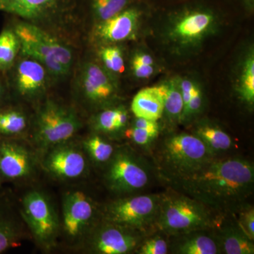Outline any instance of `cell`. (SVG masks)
I'll list each match as a JSON object with an SVG mask.
<instances>
[{
  "instance_id": "42",
  "label": "cell",
  "mask_w": 254,
  "mask_h": 254,
  "mask_svg": "<svg viewBox=\"0 0 254 254\" xmlns=\"http://www.w3.org/2000/svg\"><path fill=\"white\" fill-rule=\"evenodd\" d=\"M3 93H4V86H3L2 82L0 80V100L2 97Z\"/></svg>"
},
{
  "instance_id": "3",
  "label": "cell",
  "mask_w": 254,
  "mask_h": 254,
  "mask_svg": "<svg viewBox=\"0 0 254 254\" xmlns=\"http://www.w3.org/2000/svg\"><path fill=\"white\" fill-rule=\"evenodd\" d=\"M220 214L199 200L168 187L161 193L155 230L170 236L213 228Z\"/></svg>"
},
{
  "instance_id": "24",
  "label": "cell",
  "mask_w": 254,
  "mask_h": 254,
  "mask_svg": "<svg viewBox=\"0 0 254 254\" xmlns=\"http://www.w3.org/2000/svg\"><path fill=\"white\" fill-rule=\"evenodd\" d=\"M20 43L14 30L6 28L0 33V71H5L16 63Z\"/></svg>"
},
{
  "instance_id": "12",
  "label": "cell",
  "mask_w": 254,
  "mask_h": 254,
  "mask_svg": "<svg viewBox=\"0 0 254 254\" xmlns=\"http://www.w3.org/2000/svg\"><path fill=\"white\" fill-rule=\"evenodd\" d=\"M79 83L85 98L94 105L109 104L118 95V84L113 75L93 62L85 64L82 68Z\"/></svg>"
},
{
  "instance_id": "17",
  "label": "cell",
  "mask_w": 254,
  "mask_h": 254,
  "mask_svg": "<svg viewBox=\"0 0 254 254\" xmlns=\"http://www.w3.org/2000/svg\"><path fill=\"white\" fill-rule=\"evenodd\" d=\"M46 168L55 176L73 179L81 176L86 169V160L81 153L71 147H60L50 153Z\"/></svg>"
},
{
  "instance_id": "2",
  "label": "cell",
  "mask_w": 254,
  "mask_h": 254,
  "mask_svg": "<svg viewBox=\"0 0 254 254\" xmlns=\"http://www.w3.org/2000/svg\"><path fill=\"white\" fill-rule=\"evenodd\" d=\"M222 19L218 10L202 3H187L170 9L159 20L154 36L165 54L184 61L198 54L218 35Z\"/></svg>"
},
{
  "instance_id": "27",
  "label": "cell",
  "mask_w": 254,
  "mask_h": 254,
  "mask_svg": "<svg viewBox=\"0 0 254 254\" xmlns=\"http://www.w3.org/2000/svg\"><path fill=\"white\" fill-rule=\"evenodd\" d=\"M168 235L155 230L145 237L136 252L138 254H169Z\"/></svg>"
},
{
  "instance_id": "34",
  "label": "cell",
  "mask_w": 254,
  "mask_h": 254,
  "mask_svg": "<svg viewBox=\"0 0 254 254\" xmlns=\"http://www.w3.org/2000/svg\"><path fill=\"white\" fill-rule=\"evenodd\" d=\"M125 136L127 139L130 140L134 144L149 149L153 146L155 142L158 138V136H155L150 132L132 126L125 129Z\"/></svg>"
},
{
  "instance_id": "6",
  "label": "cell",
  "mask_w": 254,
  "mask_h": 254,
  "mask_svg": "<svg viewBox=\"0 0 254 254\" xmlns=\"http://www.w3.org/2000/svg\"><path fill=\"white\" fill-rule=\"evenodd\" d=\"M155 168L140 155L128 149L114 153L105 174L108 187L119 193H135L149 186Z\"/></svg>"
},
{
  "instance_id": "14",
  "label": "cell",
  "mask_w": 254,
  "mask_h": 254,
  "mask_svg": "<svg viewBox=\"0 0 254 254\" xmlns=\"http://www.w3.org/2000/svg\"><path fill=\"white\" fill-rule=\"evenodd\" d=\"M95 213L94 205L88 195L80 190L66 193L63 201V222L69 237H77L84 231Z\"/></svg>"
},
{
  "instance_id": "25",
  "label": "cell",
  "mask_w": 254,
  "mask_h": 254,
  "mask_svg": "<svg viewBox=\"0 0 254 254\" xmlns=\"http://www.w3.org/2000/svg\"><path fill=\"white\" fill-rule=\"evenodd\" d=\"M133 0H91L92 15L95 23L105 21L131 6Z\"/></svg>"
},
{
  "instance_id": "21",
  "label": "cell",
  "mask_w": 254,
  "mask_h": 254,
  "mask_svg": "<svg viewBox=\"0 0 254 254\" xmlns=\"http://www.w3.org/2000/svg\"><path fill=\"white\" fill-rule=\"evenodd\" d=\"M131 109L136 118L158 122L163 117L164 110L163 93L158 86L138 92L132 100Z\"/></svg>"
},
{
  "instance_id": "19",
  "label": "cell",
  "mask_w": 254,
  "mask_h": 254,
  "mask_svg": "<svg viewBox=\"0 0 254 254\" xmlns=\"http://www.w3.org/2000/svg\"><path fill=\"white\" fill-rule=\"evenodd\" d=\"M73 0H20L9 14L36 21L60 14L69 8Z\"/></svg>"
},
{
  "instance_id": "18",
  "label": "cell",
  "mask_w": 254,
  "mask_h": 254,
  "mask_svg": "<svg viewBox=\"0 0 254 254\" xmlns=\"http://www.w3.org/2000/svg\"><path fill=\"white\" fill-rule=\"evenodd\" d=\"M31 170V160L23 147L12 142L0 143V173L8 179L26 176Z\"/></svg>"
},
{
  "instance_id": "9",
  "label": "cell",
  "mask_w": 254,
  "mask_h": 254,
  "mask_svg": "<svg viewBox=\"0 0 254 254\" xmlns=\"http://www.w3.org/2000/svg\"><path fill=\"white\" fill-rule=\"evenodd\" d=\"M142 14L140 8L131 4L113 17L95 23L93 39L101 46L136 39L141 26Z\"/></svg>"
},
{
  "instance_id": "1",
  "label": "cell",
  "mask_w": 254,
  "mask_h": 254,
  "mask_svg": "<svg viewBox=\"0 0 254 254\" xmlns=\"http://www.w3.org/2000/svg\"><path fill=\"white\" fill-rule=\"evenodd\" d=\"M161 180L217 213L232 214L251 203L254 166L252 162L240 157L215 156L190 173Z\"/></svg>"
},
{
  "instance_id": "32",
  "label": "cell",
  "mask_w": 254,
  "mask_h": 254,
  "mask_svg": "<svg viewBox=\"0 0 254 254\" xmlns=\"http://www.w3.org/2000/svg\"><path fill=\"white\" fill-rule=\"evenodd\" d=\"M118 108H110L100 112L95 119V127L98 131L111 133L118 131Z\"/></svg>"
},
{
  "instance_id": "40",
  "label": "cell",
  "mask_w": 254,
  "mask_h": 254,
  "mask_svg": "<svg viewBox=\"0 0 254 254\" xmlns=\"http://www.w3.org/2000/svg\"><path fill=\"white\" fill-rule=\"evenodd\" d=\"M20 0H0V11L8 13L10 9Z\"/></svg>"
},
{
  "instance_id": "11",
  "label": "cell",
  "mask_w": 254,
  "mask_h": 254,
  "mask_svg": "<svg viewBox=\"0 0 254 254\" xmlns=\"http://www.w3.org/2000/svg\"><path fill=\"white\" fill-rule=\"evenodd\" d=\"M22 213L37 240L42 243L53 240L58 230V220L52 205L43 193L35 190L25 195Z\"/></svg>"
},
{
  "instance_id": "22",
  "label": "cell",
  "mask_w": 254,
  "mask_h": 254,
  "mask_svg": "<svg viewBox=\"0 0 254 254\" xmlns=\"http://www.w3.org/2000/svg\"><path fill=\"white\" fill-rule=\"evenodd\" d=\"M191 133L203 142L214 156H219L231 149L233 142L231 136L216 124L200 120L195 124Z\"/></svg>"
},
{
  "instance_id": "7",
  "label": "cell",
  "mask_w": 254,
  "mask_h": 254,
  "mask_svg": "<svg viewBox=\"0 0 254 254\" xmlns=\"http://www.w3.org/2000/svg\"><path fill=\"white\" fill-rule=\"evenodd\" d=\"M161 193L130 195L105 208L104 221L150 234L155 231Z\"/></svg>"
},
{
  "instance_id": "41",
  "label": "cell",
  "mask_w": 254,
  "mask_h": 254,
  "mask_svg": "<svg viewBox=\"0 0 254 254\" xmlns=\"http://www.w3.org/2000/svg\"><path fill=\"white\" fill-rule=\"evenodd\" d=\"M241 3L247 12L252 14L254 10V0H240Z\"/></svg>"
},
{
  "instance_id": "8",
  "label": "cell",
  "mask_w": 254,
  "mask_h": 254,
  "mask_svg": "<svg viewBox=\"0 0 254 254\" xmlns=\"http://www.w3.org/2000/svg\"><path fill=\"white\" fill-rule=\"evenodd\" d=\"M36 127L40 142L54 145L71 138L80 128V121L72 110L49 101L38 113Z\"/></svg>"
},
{
  "instance_id": "33",
  "label": "cell",
  "mask_w": 254,
  "mask_h": 254,
  "mask_svg": "<svg viewBox=\"0 0 254 254\" xmlns=\"http://www.w3.org/2000/svg\"><path fill=\"white\" fill-rule=\"evenodd\" d=\"M232 215L246 235L254 241V209L252 203L242 207Z\"/></svg>"
},
{
  "instance_id": "15",
  "label": "cell",
  "mask_w": 254,
  "mask_h": 254,
  "mask_svg": "<svg viewBox=\"0 0 254 254\" xmlns=\"http://www.w3.org/2000/svg\"><path fill=\"white\" fill-rule=\"evenodd\" d=\"M169 252L174 254H220L213 229L191 230L168 236Z\"/></svg>"
},
{
  "instance_id": "38",
  "label": "cell",
  "mask_w": 254,
  "mask_h": 254,
  "mask_svg": "<svg viewBox=\"0 0 254 254\" xmlns=\"http://www.w3.org/2000/svg\"><path fill=\"white\" fill-rule=\"evenodd\" d=\"M131 61L143 64L155 66V61L150 53L144 51H137L132 56Z\"/></svg>"
},
{
  "instance_id": "36",
  "label": "cell",
  "mask_w": 254,
  "mask_h": 254,
  "mask_svg": "<svg viewBox=\"0 0 254 254\" xmlns=\"http://www.w3.org/2000/svg\"><path fill=\"white\" fill-rule=\"evenodd\" d=\"M131 69L133 76L141 80L148 79L155 74V66L143 64L131 61Z\"/></svg>"
},
{
  "instance_id": "16",
  "label": "cell",
  "mask_w": 254,
  "mask_h": 254,
  "mask_svg": "<svg viewBox=\"0 0 254 254\" xmlns=\"http://www.w3.org/2000/svg\"><path fill=\"white\" fill-rule=\"evenodd\" d=\"M24 57L15 66V88L23 96H36L46 88L48 72L39 62Z\"/></svg>"
},
{
  "instance_id": "10",
  "label": "cell",
  "mask_w": 254,
  "mask_h": 254,
  "mask_svg": "<svg viewBox=\"0 0 254 254\" xmlns=\"http://www.w3.org/2000/svg\"><path fill=\"white\" fill-rule=\"evenodd\" d=\"M150 234L104 221L95 232L92 247L95 253L126 254L135 253Z\"/></svg>"
},
{
  "instance_id": "28",
  "label": "cell",
  "mask_w": 254,
  "mask_h": 254,
  "mask_svg": "<svg viewBox=\"0 0 254 254\" xmlns=\"http://www.w3.org/2000/svg\"><path fill=\"white\" fill-rule=\"evenodd\" d=\"M85 145L92 158L98 163L109 161L115 153L113 145L98 135L88 138Z\"/></svg>"
},
{
  "instance_id": "23",
  "label": "cell",
  "mask_w": 254,
  "mask_h": 254,
  "mask_svg": "<svg viewBox=\"0 0 254 254\" xmlns=\"http://www.w3.org/2000/svg\"><path fill=\"white\" fill-rule=\"evenodd\" d=\"M163 93L164 110L162 119H164L165 125L173 131V128L181 123L184 110L183 100L180 91L179 77L170 78L168 81L158 85Z\"/></svg>"
},
{
  "instance_id": "26",
  "label": "cell",
  "mask_w": 254,
  "mask_h": 254,
  "mask_svg": "<svg viewBox=\"0 0 254 254\" xmlns=\"http://www.w3.org/2000/svg\"><path fill=\"white\" fill-rule=\"evenodd\" d=\"M99 56L103 67L114 76L125 71V55L121 47L117 44L102 46Z\"/></svg>"
},
{
  "instance_id": "31",
  "label": "cell",
  "mask_w": 254,
  "mask_h": 254,
  "mask_svg": "<svg viewBox=\"0 0 254 254\" xmlns=\"http://www.w3.org/2000/svg\"><path fill=\"white\" fill-rule=\"evenodd\" d=\"M18 232L12 222L0 212V253L14 245Z\"/></svg>"
},
{
  "instance_id": "39",
  "label": "cell",
  "mask_w": 254,
  "mask_h": 254,
  "mask_svg": "<svg viewBox=\"0 0 254 254\" xmlns=\"http://www.w3.org/2000/svg\"><path fill=\"white\" fill-rule=\"evenodd\" d=\"M128 112L123 107H119L118 113V127L119 131L123 129L128 123Z\"/></svg>"
},
{
  "instance_id": "37",
  "label": "cell",
  "mask_w": 254,
  "mask_h": 254,
  "mask_svg": "<svg viewBox=\"0 0 254 254\" xmlns=\"http://www.w3.org/2000/svg\"><path fill=\"white\" fill-rule=\"evenodd\" d=\"M131 126L142 128V129L150 132V133H153V135L158 137L160 135V127L158 122L157 121L135 117Z\"/></svg>"
},
{
  "instance_id": "35",
  "label": "cell",
  "mask_w": 254,
  "mask_h": 254,
  "mask_svg": "<svg viewBox=\"0 0 254 254\" xmlns=\"http://www.w3.org/2000/svg\"><path fill=\"white\" fill-rule=\"evenodd\" d=\"M179 83H180V91H181L182 100H183L184 110H185L191 98L197 81L190 77H179Z\"/></svg>"
},
{
  "instance_id": "30",
  "label": "cell",
  "mask_w": 254,
  "mask_h": 254,
  "mask_svg": "<svg viewBox=\"0 0 254 254\" xmlns=\"http://www.w3.org/2000/svg\"><path fill=\"white\" fill-rule=\"evenodd\" d=\"M204 105V93L200 83L197 82L190 103L182 113L180 124H189L194 121L195 119L203 111Z\"/></svg>"
},
{
  "instance_id": "4",
  "label": "cell",
  "mask_w": 254,
  "mask_h": 254,
  "mask_svg": "<svg viewBox=\"0 0 254 254\" xmlns=\"http://www.w3.org/2000/svg\"><path fill=\"white\" fill-rule=\"evenodd\" d=\"M155 144L153 160L155 173L160 179L190 173L215 157L191 133L171 131Z\"/></svg>"
},
{
  "instance_id": "20",
  "label": "cell",
  "mask_w": 254,
  "mask_h": 254,
  "mask_svg": "<svg viewBox=\"0 0 254 254\" xmlns=\"http://www.w3.org/2000/svg\"><path fill=\"white\" fill-rule=\"evenodd\" d=\"M234 87L237 96L250 109L254 105V50L253 46L241 55L235 68Z\"/></svg>"
},
{
  "instance_id": "13",
  "label": "cell",
  "mask_w": 254,
  "mask_h": 254,
  "mask_svg": "<svg viewBox=\"0 0 254 254\" xmlns=\"http://www.w3.org/2000/svg\"><path fill=\"white\" fill-rule=\"evenodd\" d=\"M220 254H254V240L242 230L232 214H220L213 227Z\"/></svg>"
},
{
  "instance_id": "5",
  "label": "cell",
  "mask_w": 254,
  "mask_h": 254,
  "mask_svg": "<svg viewBox=\"0 0 254 254\" xmlns=\"http://www.w3.org/2000/svg\"><path fill=\"white\" fill-rule=\"evenodd\" d=\"M13 30L18 37L20 51L23 56L39 62L55 77L63 78L68 74L73 58L72 52L67 46L36 24L21 22Z\"/></svg>"
},
{
  "instance_id": "29",
  "label": "cell",
  "mask_w": 254,
  "mask_h": 254,
  "mask_svg": "<svg viewBox=\"0 0 254 254\" xmlns=\"http://www.w3.org/2000/svg\"><path fill=\"white\" fill-rule=\"evenodd\" d=\"M26 120L22 113L15 110L0 112V133L13 135L26 128Z\"/></svg>"
}]
</instances>
